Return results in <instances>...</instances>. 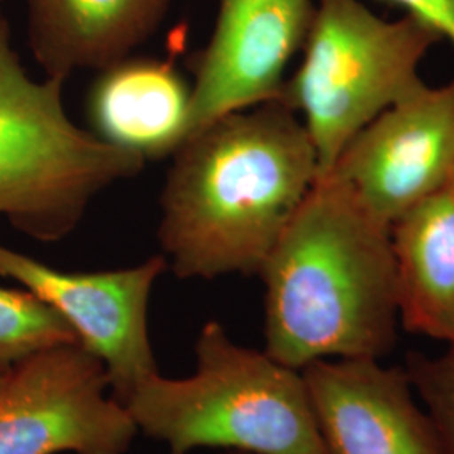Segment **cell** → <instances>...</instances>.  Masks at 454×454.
<instances>
[{
  "mask_svg": "<svg viewBox=\"0 0 454 454\" xmlns=\"http://www.w3.org/2000/svg\"><path fill=\"white\" fill-rule=\"evenodd\" d=\"M318 180L301 118L281 99L226 114L174 153L159 241L180 279L260 273Z\"/></svg>",
  "mask_w": 454,
  "mask_h": 454,
  "instance_id": "obj_1",
  "label": "cell"
},
{
  "mask_svg": "<svg viewBox=\"0 0 454 454\" xmlns=\"http://www.w3.org/2000/svg\"><path fill=\"white\" fill-rule=\"evenodd\" d=\"M264 352L301 371L324 358H375L397 339L390 226L339 180L315 182L261 266Z\"/></svg>",
  "mask_w": 454,
  "mask_h": 454,
  "instance_id": "obj_2",
  "label": "cell"
},
{
  "mask_svg": "<svg viewBox=\"0 0 454 454\" xmlns=\"http://www.w3.org/2000/svg\"><path fill=\"white\" fill-rule=\"evenodd\" d=\"M194 354L191 377L153 373L125 399L138 431L172 454H325L301 371L236 343L219 322L200 328Z\"/></svg>",
  "mask_w": 454,
  "mask_h": 454,
  "instance_id": "obj_3",
  "label": "cell"
},
{
  "mask_svg": "<svg viewBox=\"0 0 454 454\" xmlns=\"http://www.w3.org/2000/svg\"><path fill=\"white\" fill-rule=\"evenodd\" d=\"M63 84L27 74L0 12V215L41 243L71 234L98 194L145 165L74 125Z\"/></svg>",
  "mask_w": 454,
  "mask_h": 454,
  "instance_id": "obj_4",
  "label": "cell"
},
{
  "mask_svg": "<svg viewBox=\"0 0 454 454\" xmlns=\"http://www.w3.org/2000/svg\"><path fill=\"white\" fill-rule=\"evenodd\" d=\"M441 41L433 26L407 12L389 20L360 0H315L303 61L285 82L281 101L303 114L318 179L358 131L421 88L419 66Z\"/></svg>",
  "mask_w": 454,
  "mask_h": 454,
  "instance_id": "obj_5",
  "label": "cell"
},
{
  "mask_svg": "<svg viewBox=\"0 0 454 454\" xmlns=\"http://www.w3.org/2000/svg\"><path fill=\"white\" fill-rule=\"evenodd\" d=\"M82 343L14 365L0 389V454H125L138 429Z\"/></svg>",
  "mask_w": 454,
  "mask_h": 454,
  "instance_id": "obj_6",
  "label": "cell"
},
{
  "mask_svg": "<svg viewBox=\"0 0 454 454\" xmlns=\"http://www.w3.org/2000/svg\"><path fill=\"white\" fill-rule=\"evenodd\" d=\"M168 268L163 254L99 273H66L0 244V276L17 281L69 325L82 348L103 362L114 399L159 373L148 337V300Z\"/></svg>",
  "mask_w": 454,
  "mask_h": 454,
  "instance_id": "obj_7",
  "label": "cell"
},
{
  "mask_svg": "<svg viewBox=\"0 0 454 454\" xmlns=\"http://www.w3.org/2000/svg\"><path fill=\"white\" fill-rule=\"evenodd\" d=\"M325 177L345 184L389 226L444 187L454 177V80L422 84L379 114Z\"/></svg>",
  "mask_w": 454,
  "mask_h": 454,
  "instance_id": "obj_8",
  "label": "cell"
},
{
  "mask_svg": "<svg viewBox=\"0 0 454 454\" xmlns=\"http://www.w3.org/2000/svg\"><path fill=\"white\" fill-rule=\"evenodd\" d=\"M313 16L315 0H219L211 41L195 63L187 140L226 114L281 99Z\"/></svg>",
  "mask_w": 454,
  "mask_h": 454,
  "instance_id": "obj_9",
  "label": "cell"
},
{
  "mask_svg": "<svg viewBox=\"0 0 454 454\" xmlns=\"http://www.w3.org/2000/svg\"><path fill=\"white\" fill-rule=\"evenodd\" d=\"M325 454H444L406 369L324 358L301 369Z\"/></svg>",
  "mask_w": 454,
  "mask_h": 454,
  "instance_id": "obj_10",
  "label": "cell"
},
{
  "mask_svg": "<svg viewBox=\"0 0 454 454\" xmlns=\"http://www.w3.org/2000/svg\"><path fill=\"white\" fill-rule=\"evenodd\" d=\"M191 98L172 63L129 56L98 71L86 108L99 140L146 162L174 155L187 140Z\"/></svg>",
  "mask_w": 454,
  "mask_h": 454,
  "instance_id": "obj_11",
  "label": "cell"
},
{
  "mask_svg": "<svg viewBox=\"0 0 454 454\" xmlns=\"http://www.w3.org/2000/svg\"><path fill=\"white\" fill-rule=\"evenodd\" d=\"M170 0H27L29 46L49 78L66 82L82 69L129 58Z\"/></svg>",
  "mask_w": 454,
  "mask_h": 454,
  "instance_id": "obj_12",
  "label": "cell"
},
{
  "mask_svg": "<svg viewBox=\"0 0 454 454\" xmlns=\"http://www.w3.org/2000/svg\"><path fill=\"white\" fill-rule=\"evenodd\" d=\"M399 322L407 332L454 343V179L390 226Z\"/></svg>",
  "mask_w": 454,
  "mask_h": 454,
  "instance_id": "obj_13",
  "label": "cell"
},
{
  "mask_svg": "<svg viewBox=\"0 0 454 454\" xmlns=\"http://www.w3.org/2000/svg\"><path fill=\"white\" fill-rule=\"evenodd\" d=\"M80 343L74 330L54 309L24 290L0 288V369L14 365L49 348Z\"/></svg>",
  "mask_w": 454,
  "mask_h": 454,
  "instance_id": "obj_14",
  "label": "cell"
},
{
  "mask_svg": "<svg viewBox=\"0 0 454 454\" xmlns=\"http://www.w3.org/2000/svg\"><path fill=\"white\" fill-rule=\"evenodd\" d=\"M404 369L436 427L444 454H454V343L438 357L409 352Z\"/></svg>",
  "mask_w": 454,
  "mask_h": 454,
  "instance_id": "obj_15",
  "label": "cell"
},
{
  "mask_svg": "<svg viewBox=\"0 0 454 454\" xmlns=\"http://www.w3.org/2000/svg\"><path fill=\"white\" fill-rule=\"evenodd\" d=\"M403 7L407 14L419 17L448 39L454 49V0H387Z\"/></svg>",
  "mask_w": 454,
  "mask_h": 454,
  "instance_id": "obj_16",
  "label": "cell"
},
{
  "mask_svg": "<svg viewBox=\"0 0 454 454\" xmlns=\"http://www.w3.org/2000/svg\"><path fill=\"white\" fill-rule=\"evenodd\" d=\"M7 372H9V371H2V369H0V389H2V384H4V380H5Z\"/></svg>",
  "mask_w": 454,
  "mask_h": 454,
  "instance_id": "obj_17",
  "label": "cell"
},
{
  "mask_svg": "<svg viewBox=\"0 0 454 454\" xmlns=\"http://www.w3.org/2000/svg\"><path fill=\"white\" fill-rule=\"evenodd\" d=\"M229 454H246V453H236V451H231Z\"/></svg>",
  "mask_w": 454,
  "mask_h": 454,
  "instance_id": "obj_18",
  "label": "cell"
},
{
  "mask_svg": "<svg viewBox=\"0 0 454 454\" xmlns=\"http://www.w3.org/2000/svg\"><path fill=\"white\" fill-rule=\"evenodd\" d=\"M0 4H2V0H0Z\"/></svg>",
  "mask_w": 454,
  "mask_h": 454,
  "instance_id": "obj_19",
  "label": "cell"
},
{
  "mask_svg": "<svg viewBox=\"0 0 454 454\" xmlns=\"http://www.w3.org/2000/svg\"><path fill=\"white\" fill-rule=\"evenodd\" d=\"M453 179H454V177H453Z\"/></svg>",
  "mask_w": 454,
  "mask_h": 454,
  "instance_id": "obj_20",
  "label": "cell"
}]
</instances>
